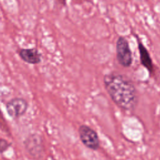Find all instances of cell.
<instances>
[{"label":"cell","mask_w":160,"mask_h":160,"mask_svg":"<svg viewBox=\"0 0 160 160\" xmlns=\"http://www.w3.org/2000/svg\"><path fill=\"white\" fill-rule=\"evenodd\" d=\"M104 88L112 101L124 111H133L138 102L136 89L127 76L117 72L106 74L103 78Z\"/></svg>","instance_id":"cell-1"},{"label":"cell","mask_w":160,"mask_h":160,"mask_svg":"<svg viewBox=\"0 0 160 160\" xmlns=\"http://www.w3.org/2000/svg\"><path fill=\"white\" fill-rule=\"evenodd\" d=\"M116 58L120 65L124 68L129 67L132 62V52L128 40L123 36H119L116 43Z\"/></svg>","instance_id":"cell-2"},{"label":"cell","mask_w":160,"mask_h":160,"mask_svg":"<svg viewBox=\"0 0 160 160\" xmlns=\"http://www.w3.org/2000/svg\"><path fill=\"white\" fill-rule=\"evenodd\" d=\"M78 134L81 142L88 149L98 150L100 141L97 132L89 126L82 124L78 128Z\"/></svg>","instance_id":"cell-3"},{"label":"cell","mask_w":160,"mask_h":160,"mask_svg":"<svg viewBox=\"0 0 160 160\" xmlns=\"http://www.w3.org/2000/svg\"><path fill=\"white\" fill-rule=\"evenodd\" d=\"M28 103L22 98H14L6 104V109L9 116L12 119H17L23 116L27 111Z\"/></svg>","instance_id":"cell-4"},{"label":"cell","mask_w":160,"mask_h":160,"mask_svg":"<svg viewBox=\"0 0 160 160\" xmlns=\"http://www.w3.org/2000/svg\"><path fill=\"white\" fill-rule=\"evenodd\" d=\"M24 146L27 152L34 158L41 156L43 145L41 137L37 134H32L24 141Z\"/></svg>","instance_id":"cell-5"},{"label":"cell","mask_w":160,"mask_h":160,"mask_svg":"<svg viewBox=\"0 0 160 160\" xmlns=\"http://www.w3.org/2000/svg\"><path fill=\"white\" fill-rule=\"evenodd\" d=\"M21 59L29 64H38L41 62L42 55L36 48H22L18 52Z\"/></svg>","instance_id":"cell-6"},{"label":"cell","mask_w":160,"mask_h":160,"mask_svg":"<svg viewBox=\"0 0 160 160\" xmlns=\"http://www.w3.org/2000/svg\"><path fill=\"white\" fill-rule=\"evenodd\" d=\"M138 46L139 52L141 63L148 71V72L151 74L154 71L152 59L148 49L139 39H138Z\"/></svg>","instance_id":"cell-7"},{"label":"cell","mask_w":160,"mask_h":160,"mask_svg":"<svg viewBox=\"0 0 160 160\" xmlns=\"http://www.w3.org/2000/svg\"><path fill=\"white\" fill-rule=\"evenodd\" d=\"M11 144L4 138H0V153H3L7 151L11 146Z\"/></svg>","instance_id":"cell-8"},{"label":"cell","mask_w":160,"mask_h":160,"mask_svg":"<svg viewBox=\"0 0 160 160\" xmlns=\"http://www.w3.org/2000/svg\"><path fill=\"white\" fill-rule=\"evenodd\" d=\"M62 5H65L66 4L67 0H57Z\"/></svg>","instance_id":"cell-9"}]
</instances>
